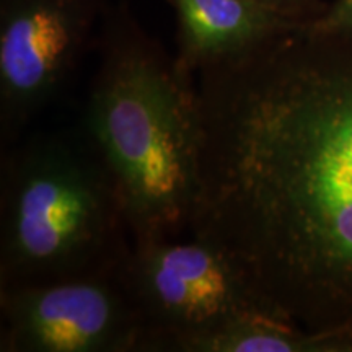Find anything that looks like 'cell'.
Instances as JSON below:
<instances>
[{
  "label": "cell",
  "instance_id": "cell-2",
  "mask_svg": "<svg viewBox=\"0 0 352 352\" xmlns=\"http://www.w3.org/2000/svg\"><path fill=\"white\" fill-rule=\"evenodd\" d=\"M82 127L113 176L132 243L188 230L197 189L196 82L124 21L107 36Z\"/></svg>",
  "mask_w": 352,
  "mask_h": 352
},
{
  "label": "cell",
  "instance_id": "cell-8",
  "mask_svg": "<svg viewBox=\"0 0 352 352\" xmlns=\"http://www.w3.org/2000/svg\"><path fill=\"white\" fill-rule=\"evenodd\" d=\"M168 352H327L320 333L267 311H252L183 338Z\"/></svg>",
  "mask_w": 352,
  "mask_h": 352
},
{
  "label": "cell",
  "instance_id": "cell-7",
  "mask_svg": "<svg viewBox=\"0 0 352 352\" xmlns=\"http://www.w3.org/2000/svg\"><path fill=\"white\" fill-rule=\"evenodd\" d=\"M178 16L176 64L188 76L243 57L277 34L305 25L259 0H171Z\"/></svg>",
  "mask_w": 352,
  "mask_h": 352
},
{
  "label": "cell",
  "instance_id": "cell-3",
  "mask_svg": "<svg viewBox=\"0 0 352 352\" xmlns=\"http://www.w3.org/2000/svg\"><path fill=\"white\" fill-rule=\"evenodd\" d=\"M0 287L118 270L124 208L83 127L32 135L2 160Z\"/></svg>",
  "mask_w": 352,
  "mask_h": 352
},
{
  "label": "cell",
  "instance_id": "cell-5",
  "mask_svg": "<svg viewBox=\"0 0 352 352\" xmlns=\"http://www.w3.org/2000/svg\"><path fill=\"white\" fill-rule=\"evenodd\" d=\"M120 267L0 287V351L144 352L147 328Z\"/></svg>",
  "mask_w": 352,
  "mask_h": 352
},
{
  "label": "cell",
  "instance_id": "cell-6",
  "mask_svg": "<svg viewBox=\"0 0 352 352\" xmlns=\"http://www.w3.org/2000/svg\"><path fill=\"white\" fill-rule=\"evenodd\" d=\"M103 0H2L0 138L10 144L59 96Z\"/></svg>",
  "mask_w": 352,
  "mask_h": 352
},
{
  "label": "cell",
  "instance_id": "cell-10",
  "mask_svg": "<svg viewBox=\"0 0 352 352\" xmlns=\"http://www.w3.org/2000/svg\"><path fill=\"white\" fill-rule=\"evenodd\" d=\"M259 2L266 3L272 10L279 12L280 15L297 23H310L324 10V6H321L320 0H259Z\"/></svg>",
  "mask_w": 352,
  "mask_h": 352
},
{
  "label": "cell",
  "instance_id": "cell-11",
  "mask_svg": "<svg viewBox=\"0 0 352 352\" xmlns=\"http://www.w3.org/2000/svg\"><path fill=\"white\" fill-rule=\"evenodd\" d=\"M327 352H352V323L320 331Z\"/></svg>",
  "mask_w": 352,
  "mask_h": 352
},
{
  "label": "cell",
  "instance_id": "cell-1",
  "mask_svg": "<svg viewBox=\"0 0 352 352\" xmlns=\"http://www.w3.org/2000/svg\"><path fill=\"white\" fill-rule=\"evenodd\" d=\"M196 94L189 233L307 331L352 323V32L294 26Z\"/></svg>",
  "mask_w": 352,
  "mask_h": 352
},
{
  "label": "cell",
  "instance_id": "cell-4",
  "mask_svg": "<svg viewBox=\"0 0 352 352\" xmlns=\"http://www.w3.org/2000/svg\"><path fill=\"white\" fill-rule=\"evenodd\" d=\"M120 271L147 328L144 352H168L233 316L279 315L230 254L195 235L132 243Z\"/></svg>",
  "mask_w": 352,
  "mask_h": 352
},
{
  "label": "cell",
  "instance_id": "cell-9",
  "mask_svg": "<svg viewBox=\"0 0 352 352\" xmlns=\"http://www.w3.org/2000/svg\"><path fill=\"white\" fill-rule=\"evenodd\" d=\"M308 25L321 32H352V0H334Z\"/></svg>",
  "mask_w": 352,
  "mask_h": 352
}]
</instances>
